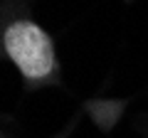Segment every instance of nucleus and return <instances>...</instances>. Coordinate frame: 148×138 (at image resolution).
Instances as JSON below:
<instances>
[{"label":"nucleus","mask_w":148,"mask_h":138,"mask_svg":"<svg viewBox=\"0 0 148 138\" xmlns=\"http://www.w3.org/2000/svg\"><path fill=\"white\" fill-rule=\"evenodd\" d=\"M0 54L17 69L30 89L59 81V57L52 37L25 10L0 17Z\"/></svg>","instance_id":"obj_1"}]
</instances>
